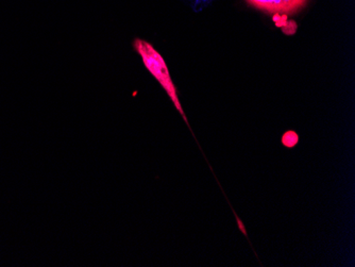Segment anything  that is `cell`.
<instances>
[{
  "label": "cell",
  "mask_w": 355,
  "mask_h": 267,
  "mask_svg": "<svg viewBox=\"0 0 355 267\" xmlns=\"http://www.w3.org/2000/svg\"><path fill=\"white\" fill-rule=\"evenodd\" d=\"M133 49L139 53L141 61H143V64L148 69L149 73L155 78V80L165 89L169 98L173 101L175 109L182 115L185 123L189 127V121H187L182 105H181L180 99H179V95H178L177 87H175V83L171 79L168 67H167L162 55H159V51L149 42L144 41L141 39H135Z\"/></svg>",
  "instance_id": "obj_1"
},
{
  "label": "cell",
  "mask_w": 355,
  "mask_h": 267,
  "mask_svg": "<svg viewBox=\"0 0 355 267\" xmlns=\"http://www.w3.org/2000/svg\"><path fill=\"white\" fill-rule=\"evenodd\" d=\"M249 5L268 14H295L306 6L309 0H246Z\"/></svg>",
  "instance_id": "obj_2"
},
{
  "label": "cell",
  "mask_w": 355,
  "mask_h": 267,
  "mask_svg": "<svg viewBox=\"0 0 355 267\" xmlns=\"http://www.w3.org/2000/svg\"><path fill=\"white\" fill-rule=\"evenodd\" d=\"M281 142H282L283 146L287 147V148H294L299 143V135L295 131H286L283 135Z\"/></svg>",
  "instance_id": "obj_3"
},
{
  "label": "cell",
  "mask_w": 355,
  "mask_h": 267,
  "mask_svg": "<svg viewBox=\"0 0 355 267\" xmlns=\"http://www.w3.org/2000/svg\"><path fill=\"white\" fill-rule=\"evenodd\" d=\"M236 222H237V226H239V228L241 229V232L244 233V235H246V236H247L246 229H245L244 225H243V223H241V219H239V217H237V216H236Z\"/></svg>",
  "instance_id": "obj_4"
}]
</instances>
